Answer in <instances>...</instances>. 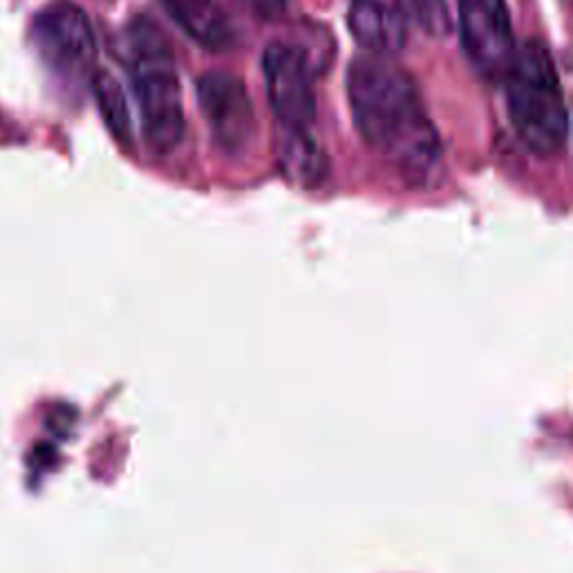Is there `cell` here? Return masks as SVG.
Segmentation results:
<instances>
[{"mask_svg": "<svg viewBox=\"0 0 573 573\" xmlns=\"http://www.w3.org/2000/svg\"><path fill=\"white\" fill-rule=\"evenodd\" d=\"M408 16H415L426 34L435 39H444L453 32V18H450L448 0H406Z\"/></svg>", "mask_w": 573, "mask_h": 573, "instance_id": "obj_12", "label": "cell"}, {"mask_svg": "<svg viewBox=\"0 0 573 573\" xmlns=\"http://www.w3.org/2000/svg\"><path fill=\"white\" fill-rule=\"evenodd\" d=\"M262 70L269 103L283 128L309 130L316 121V97L303 50L283 41L269 43L262 56Z\"/></svg>", "mask_w": 573, "mask_h": 573, "instance_id": "obj_7", "label": "cell"}, {"mask_svg": "<svg viewBox=\"0 0 573 573\" xmlns=\"http://www.w3.org/2000/svg\"><path fill=\"white\" fill-rule=\"evenodd\" d=\"M347 99L365 144L377 148L403 182L424 186L441 164V144L410 74L388 56L359 54L347 68Z\"/></svg>", "mask_w": 573, "mask_h": 573, "instance_id": "obj_1", "label": "cell"}, {"mask_svg": "<svg viewBox=\"0 0 573 573\" xmlns=\"http://www.w3.org/2000/svg\"><path fill=\"white\" fill-rule=\"evenodd\" d=\"M347 27L354 41L368 54L392 59L406 48L408 21L399 7L385 5L381 0H352L347 12Z\"/></svg>", "mask_w": 573, "mask_h": 573, "instance_id": "obj_8", "label": "cell"}, {"mask_svg": "<svg viewBox=\"0 0 573 573\" xmlns=\"http://www.w3.org/2000/svg\"><path fill=\"white\" fill-rule=\"evenodd\" d=\"M30 41L41 61L63 79H81L95 68V30L86 12L68 0H56L34 16Z\"/></svg>", "mask_w": 573, "mask_h": 573, "instance_id": "obj_4", "label": "cell"}, {"mask_svg": "<svg viewBox=\"0 0 573 573\" xmlns=\"http://www.w3.org/2000/svg\"><path fill=\"white\" fill-rule=\"evenodd\" d=\"M90 81L103 124H106L110 135L115 137L117 142L128 146L133 142V119H130L124 88H121V83L106 70H97Z\"/></svg>", "mask_w": 573, "mask_h": 573, "instance_id": "obj_11", "label": "cell"}, {"mask_svg": "<svg viewBox=\"0 0 573 573\" xmlns=\"http://www.w3.org/2000/svg\"><path fill=\"white\" fill-rule=\"evenodd\" d=\"M124 63L142 117L144 139L155 155H168L182 144L184 101L171 43L146 16L124 30Z\"/></svg>", "mask_w": 573, "mask_h": 573, "instance_id": "obj_2", "label": "cell"}, {"mask_svg": "<svg viewBox=\"0 0 573 573\" xmlns=\"http://www.w3.org/2000/svg\"><path fill=\"white\" fill-rule=\"evenodd\" d=\"M459 39L473 68L488 79H504L515 54L506 0H457Z\"/></svg>", "mask_w": 573, "mask_h": 573, "instance_id": "obj_5", "label": "cell"}, {"mask_svg": "<svg viewBox=\"0 0 573 573\" xmlns=\"http://www.w3.org/2000/svg\"><path fill=\"white\" fill-rule=\"evenodd\" d=\"M162 5L182 32L204 50L227 52L233 45V30L215 0H162Z\"/></svg>", "mask_w": 573, "mask_h": 573, "instance_id": "obj_9", "label": "cell"}, {"mask_svg": "<svg viewBox=\"0 0 573 573\" xmlns=\"http://www.w3.org/2000/svg\"><path fill=\"white\" fill-rule=\"evenodd\" d=\"M278 159L289 182L300 189H316L327 180L330 159L321 144L300 128H283L278 142Z\"/></svg>", "mask_w": 573, "mask_h": 573, "instance_id": "obj_10", "label": "cell"}, {"mask_svg": "<svg viewBox=\"0 0 573 573\" xmlns=\"http://www.w3.org/2000/svg\"><path fill=\"white\" fill-rule=\"evenodd\" d=\"M504 83L511 124L524 146L542 157L560 153L569 137V110L547 45L529 39L515 48Z\"/></svg>", "mask_w": 573, "mask_h": 573, "instance_id": "obj_3", "label": "cell"}, {"mask_svg": "<svg viewBox=\"0 0 573 573\" xmlns=\"http://www.w3.org/2000/svg\"><path fill=\"white\" fill-rule=\"evenodd\" d=\"M197 99H200L213 142L224 153L240 155L253 144L256 110L240 77L222 70L202 74L197 79Z\"/></svg>", "mask_w": 573, "mask_h": 573, "instance_id": "obj_6", "label": "cell"}, {"mask_svg": "<svg viewBox=\"0 0 573 573\" xmlns=\"http://www.w3.org/2000/svg\"><path fill=\"white\" fill-rule=\"evenodd\" d=\"M249 3L262 18H267V21H276L287 9V0H249Z\"/></svg>", "mask_w": 573, "mask_h": 573, "instance_id": "obj_13", "label": "cell"}]
</instances>
